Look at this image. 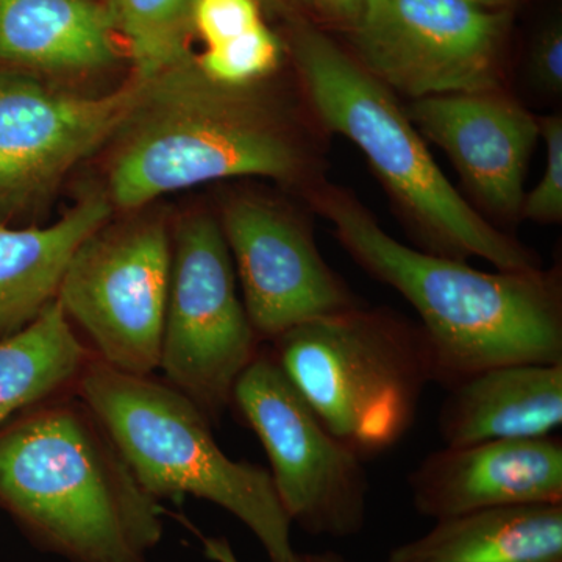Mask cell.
<instances>
[{
	"instance_id": "cell-5",
	"label": "cell",
	"mask_w": 562,
	"mask_h": 562,
	"mask_svg": "<svg viewBox=\"0 0 562 562\" xmlns=\"http://www.w3.org/2000/svg\"><path fill=\"white\" fill-rule=\"evenodd\" d=\"M74 392L151 497L192 495L214 503L254 532L269 562L294 557L292 524L271 472L222 452L213 424L187 395L154 375L110 368L94 355Z\"/></svg>"
},
{
	"instance_id": "cell-2",
	"label": "cell",
	"mask_w": 562,
	"mask_h": 562,
	"mask_svg": "<svg viewBox=\"0 0 562 562\" xmlns=\"http://www.w3.org/2000/svg\"><path fill=\"white\" fill-rule=\"evenodd\" d=\"M0 505L70 562H149L162 508L76 392L0 430Z\"/></svg>"
},
{
	"instance_id": "cell-1",
	"label": "cell",
	"mask_w": 562,
	"mask_h": 562,
	"mask_svg": "<svg viewBox=\"0 0 562 562\" xmlns=\"http://www.w3.org/2000/svg\"><path fill=\"white\" fill-rule=\"evenodd\" d=\"M316 203L350 257L419 314L432 383L450 390L495 366L562 362L557 272L479 271L397 241L344 191L319 188Z\"/></svg>"
},
{
	"instance_id": "cell-17",
	"label": "cell",
	"mask_w": 562,
	"mask_h": 562,
	"mask_svg": "<svg viewBox=\"0 0 562 562\" xmlns=\"http://www.w3.org/2000/svg\"><path fill=\"white\" fill-rule=\"evenodd\" d=\"M384 562H562V503L501 506L435 520Z\"/></svg>"
},
{
	"instance_id": "cell-14",
	"label": "cell",
	"mask_w": 562,
	"mask_h": 562,
	"mask_svg": "<svg viewBox=\"0 0 562 562\" xmlns=\"http://www.w3.org/2000/svg\"><path fill=\"white\" fill-rule=\"evenodd\" d=\"M413 505L432 520L501 506L562 503L560 436L431 452L408 476Z\"/></svg>"
},
{
	"instance_id": "cell-7",
	"label": "cell",
	"mask_w": 562,
	"mask_h": 562,
	"mask_svg": "<svg viewBox=\"0 0 562 562\" xmlns=\"http://www.w3.org/2000/svg\"><path fill=\"white\" fill-rule=\"evenodd\" d=\"M236 280L220 222L210 214L181 221L172 241L158 369L213 425L232 405L236 380L261 347Z\"/></svg>"
},
{
	"instance_id": "cell-22",
	"label": "cell",
	"mask_w": 562,
	"mask_h": 562,
	"mask_svg": "<svg viewBox=\"0 0 562 562\" xmlns=\"http://www.w3.org/2000/svg\"><path fill=\"white\" fill-rule=\"evenodd\" d=\"M539 138L546 143V169L535 190L524 198L520 216L539 224L562 220V117L552 114L539 122Z\"/></svg>"
},
{
	"instance_id": "cell-12",
	"label": "cell",
	"mask_w": 562,
	"mask_h": 562,
	"mask_svg": "<svg viewBox=\"0 0 562 562\" xmlns=\"http://www.w3.org/2000/svg\"><path fill=\"white\" fill-rule=\"evenodd\" d=\"M146 88L136 77L101 98L61 94L0 76V210L27 205L116 136Z\"/></svg>"
},
{
	"instance_id": "cell-9",
	"label": "cell",
	"mask_w": 562,
	"mask_h": 562,
	"mask_svg": "<svg viewBox=\"0 0 562 562\" xmlns=\"http://www.w3.org/2000/svg\"><path fill=\"white\" fill-rule=\"evenodd\" d=\"M171 266L161 222L101 227L77 249L57 301L98 360L135 375L158 371Z\"/></svg>"
},
{
	"instance_id": "cell-15",
	"label": "cell",
	"mask_w": 562,
	"mask_h": 562,
	"mask_svg": "<svg viewBox=\"0 0 562 562\" xmlns=\"http://www.w3.org/2000/svg\"><path fill=\"white\" fill-rule=\"evenodd\" d=\"M449 447L546 438L562 425V362L495 366L450 387L439 412Z\"/></svg>"
},
{
	"instance_id": "cell-23",
	"label": "cell",
	"mask_w": 562,
	"mask_h": 562,
	"mask_svg": "<svg viewBox=\"0 0 562 562\" xmlns=\"http://www.w3.org/2000/svg\"><path fill=\"white\" fill-rule=\"evenodd\" d=\"M260 0H198L192 29L206 47L216 46L261 24Z\"/></svg>"
},
{
	"instance_id": "cell-20",
	"label": "cell",
	"mask_w": 562,
	"mask_h": 562,
	"mask_svg": "<svg viewBox=\"0 0 562 562\" xmlns=\"http://www.w3.org/2000/svg\"><path fill=\"white\" fill-rule=\"evenodd\" d=\"M198 0H109L114 31L124 36L136 77L149 80L190 58L188 41Z\"/></svg>"
},
{
	"instance_id": "cell-11",
	"label": "cell",
	"mask_w": 562,
	"mask_h": 562,
	"mask_svg": "<svg viewBox=\"0 0 562 562\" xmlns=\"http://www.w3.org/2000/svg\"><path fill=\"white\" fill-rule=\"evenodd\" d=\"M221 227L261 342L360 306L322 258L313 233L291 213L257 199H238L228 203Z\"/></svg>"
},
{
	"instance_id": "cell-10",
	"label": "cell",
	"mask_w": 562,
	"mask_h": 562,
	"mask_svg": "<svg viewBox=\"0 0 562 562\" xmlns=\"http://www.w3.org/2000/svg\"><path fill=\"white\" fill-rule=\"evenodd\" d=\"M358 57L390 90L413 101L495 91L506 14L469 0H362Z\"/></svg>"
},
{
	"instance_id": "cell-8",
	"label": "cell",
	"mask_w": 562,
	"mask_h": 562,
	"mask_svg": "<svg viewBox=\"0 0 562 562\" xmlns=\"http://www.w3.org/2000/svg\"><path fill=\"white\" fill-rule=\"evenodd\" d=\"M232 405L265 447L291 524L312 536L360 535L371 491L362 460L322 424L269 347L236 380Z\"/></svg>"
},
{
	"instance_id": "cell-16",
	"label": "cell",
	"mask_w": 562,
	"mask_h": 562,
	"mask_svg": "<svg viewBox=\"0 0 562 562\" xmlns=\"http://www.w3.org/2000/svg\"><path fill=\"white\" fill-rule=\"evenodd\" d=\"M110 213V199L91 192L47 227L0 225V339L31 325L57 301L70 260Z\"/></svg>"
},
{
	"instance_id": "cell-13",
	"label": "cell",
	"mask_w": 562,
	"mask_h": 562,
	"mask_svg": "<svg viewBox=\"0 0 562 562\" xmlns=\"http://www.w3.org/2000/svg\"><path fill=\"white\" fill-rule=\"evenodd\" d=\"M420 135L446 151L484 209L501 217L520 213L539 121L495 91L416 99L406 110Z\"/></svg>"
},
{
	"instance_id": "cell-24",
	"label": "cell",
	"mask_w": 562,
	"mask_h": 562,
	"mask_svg": "<svg viewBox=\"0 0 562 562\" xmlns=\"http://www.w3.org/2000/svg\"><path fill=\"white\" fill-rule=\"evenodd\" d=\"M530 74L536 87L550 94L562 91V29L560 22H553L543 29L530 54Z\"/></svg>"
},
{
	"instance_id": "cell-3",
	"label": "cell",
	"mask_w": 562,
	"mask_h": 562,
	"mask_svg": "<svg viewBox=\"0 0 562 562\" xmlns=\"http://www.w3.org/2000/svg\"><path fill=\"white\" fill-rule=\"evenodd\" d=\"M116 135L110 194L122 209L233 177L297 180L308 166L279 114L246 88L210 80L192 57L146 80Z\"/></svg>"
},
{
	"instance_id": "cell-25",
	"label": "cell",
	"mask_w": 562,
	"mask_h": 562,
	"mask_svg": "<svg viewBox=\"0 0 562 562\" xmlns=\"http://www.w3.org/2000/svg\"><path fill=\"white\" fill-rule=\"evenodd\" d=\"M184 525H188V528L195 536H198L199 541L202 543L203 553L209 558L210 561L213 562H241L236 557L235 550H233L232 543L227 541L225 538H210V536H203L198 528L192 527L188 520L183 519ZM288 562H355L349 560V558L344 557V554L338 552H333V550H324V552H312V553H294V557L291 558Z\"/></svg>"
},
{
	"instance_id": "cell-19",
	"label": "cell",
	"mask_w": 562,
	"mask_h": 562,
	"mask_svg": "<svg viewBox=\"0 0 562 562\" xmlns=\"http://www.w3.org/2000/svg\"><path fill=\"white\" fill-rule=\"evenodd\" d=\"M91 357L58 301L0 339V428L14 414L74 391Z\"/></svg>"
},
{
	"instance_id": "cell-4",
	"label": "cell",
	"mask_w": 562,
	"mask_h": 562,
	"mask_svg": "<svg viewBox=\"0 0 562 562\" xmlns=\"http://www.w3.org/2000/svg\"><path fill=\"white\" fill-rule=\"evenodd\" d=\"M295 61L322 124L364 154L405 211L424 251L461 261L483 258L503 272L541 269L530 249L484 220L454 190L390 88L360 61L316 29L299 33Z\"/></svg>"
},
{
	"instance_id": "cell-18",
	"label": "cell",
	"mask_w": 562,
	"mask_h": 562,
	"mask_svg": "<svg viewBox=\"0 0 562 562\" xmlns=\"http://www.w3.org/2000/svg\"><path fill=\"white\" fill-rule=\"evenodd\" d=\"M113 25L92 0H0V60L55 70L109 66Z\"/></svg>"
},
{
	"instance_id": "cell-6",
	"label": "cell",
	"mask_w": 562,
	"mask_h": 562,
	"mask_svg": "<svg viewBox=\"0 0 562 562\" xmlns=\"http://www.w3.org/2000/svg\"><path fill=\"white\" fill-rule=\"evenodd\" d=\"M269 349L322 424L361 460L408 435L432 383L420 325L360 306L297 325Z\"/></svg>"
},
{
	"instance_id": "cell-26",
	"label": "cell",
	"mask_w": 562,
	"mask_h": 562,
	"mask_svg": "<svg viewBox=\"0 0 562 562\" xmlns=\"http://www.w3.org/2000/svg\"><path fill=\"white\" fill-rule=\"evenodd\" d=\"M331 2V5L338 7L344 11H355L360 10L362 0H328Z\"/></svg>"
},
{
	"instance_id": "cell-27",
	"label": "cell",
	"mask_w": 562,
	"mask_h": 562,
	"mask_svg": "<svg viewBox=\"0 0 562 562\" xmlns=\"http://www.w3.org/2000/svg\"><path fill=\"white\" fill-rule=\"evenodd\" d=\"M469 2L476 3V5L484 7V9H498V7L506 5L509 0H469Z\"/></svg>"
},
{
	"instance_id": "cell-21",
	"label": "cell",
	"mask_w": 562,
	"mask_h": 562,
	"mask_svg": "<svg viewBox=\"0 0 562 562\" xmlns=\"http://www.w3.org/2000/svg\"><path fill=\"white\" fill-rule=\"evenodd\" d=\"M281 57L279 36L261 22L235 38L206 47L195 63L222 87L247 88L279 68Z\"/></svg>"
},
{
	"instance_id": "cell-28",
	"label": "cell",
	"mask_w": 562,
	"mask_h": 562,
	"mask_svg": "<svg viewBox=\"0 0 562 562\" xmlns=\"http://www.w3.org/2000/svg\"><path fill=\"white\" fill-rule=\"evenodd\" d=\"M260 2L273 3V5H306L312 0H260Z\"/></svg>"
}]
</instances>
